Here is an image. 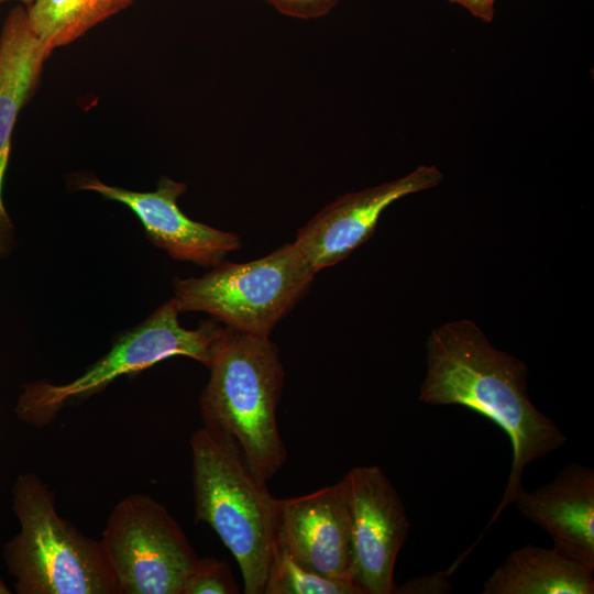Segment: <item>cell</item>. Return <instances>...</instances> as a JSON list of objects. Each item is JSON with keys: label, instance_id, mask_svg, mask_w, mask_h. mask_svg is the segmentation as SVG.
Instances as JSON below:
<instances>
[{"label": "cell", "instance_id": "obj_1", "mask_svg": "<svg viewBox=\"0 0 594 594\" xmlns=\"http://www.w3.org/2000/svg\"><path fill=\"white\" fill-rule=\"evenodd\" d=\"M427 372L419 399L432 406L458 405L495 422L512 442V468L504 495L486 532L524 488V470L561 449L568 437L532 404L527 366L496 349L471 320L433 329L427 340Z\"/></svg>", "mask_w": 594, "mask_h": 594}, {"label": "cell", "instance_id": "obj_2", "mask_svg": "<svg viewBox=\"0 0 594 594\" xmlns=\"http://www.w3.org/2000/svg\"><path fill=\"white\" fill-rule=\"evenodd\" d=\"M208 370L199 398L204 426L229 437L270 480L287 457L276 418L285 375L276 344L226 327Z\"/></svg>", "mask_w": 594, "mask_h": 594}, {"label": "cell", "instance_id": "obj_3", "mask_svg": "<svg viewBox=\"0 0 594 594\" xmlns=\"http://www.w3.org/2000/svg\"><path fill=\"white\" fill-rule=\"evenodd\" d=\"M196 521L207 522L235 558L244 593L264 594L279 499L227 436L202 426L190 438Z\"/></svg>", "mask_w": 594, "mask_h": 594}, {"label": "cell", "instance_id": "obj_4", "mask_svg": "<svg viewBox=\"0 0 594 594\" xmlns=\"http://www.w3.org/2000/svg\"><path fill=\"white\" fill-rule=\"evenodd\" d=\"M12 510L20 530L2 556L18 594H118L100 539L58 515L54 493L36 474L16 477Z\"/></svg>", "mask_w": 594, "mask_h": 594}, {"label": "cell", "instance_id": "obj_5", "mask_svg": "<svg viewBox=\"0 0 594 594\" xmlns=\"http://www.w3.org/2000/svg\"><path fill=\"white\" fill-rule=\"evenodd\" d=\"M179 312L174 298L169 299L139 326L121 333L107 354L68 383L26 384L18 399L16 416L30 425H47L67 405L102 392L119 377L135 375L175 355L188 356L208 367L226 327L202 321L196 329H186L179 324Z\"/></svg>", "mask_w": 594, "mask_h": 594}, {"label": "cell", "instance_id": "obj_6", "mask_svg": "<svg viewBox=\"0 0 594 594\" xmlns=\"http://www.w3.org/2000/svg\"><path fill=\"white\" fill-rule=\"evenodd\" d=\"M315 273L294 243L258 260L222 261L200 277L173 280L179 311H202L234 330L270 337L307 294Z\"/></svg>", "mask_w": 594, "mask_h": 594}, {"label": "cell", "instance_id": "obj_7", "mask_svg": "<svg viewBox=\"0 0 594 594\" xmlns=\"http://www.w3.org/2000/svg\"><path fill=\"white\" fill-rule=\"evenodd\" d=\"M100 541L118 594H183L199 558L166 507L140 493L117 503Z\"/></svg>", "mask_w": 594, "mask_h": 594}, {"label": "cell", "instance_id": "obj_8", "mask_svg": "<svg viewBox=\"0 0 594 594\" xmlns=\"http://www.w3.org/2000/svg\"><path fill=\"white\" fill-rule=\"evenodd\" d=\"M343 480L351 510V582L361 594L397 593L394 568L409 530L405 506L376 465L354 468Z\"/></svg>", "mask_w": 594, "mask_h": 594}, {"label": "cell", "instance_id": "obj_9", "mask_svg": "<svg viewBox=\"0 0 594 594\" xmlns=\"http://www.w3.org/2000/svg\"><path fill=\"white\" fill-rule=\"evenodd\" d=\"M442 177L436 166L420 165L398 179L348 193L300 228L293 243L316 274L344 260L371 239L381 215L393 202L436 187Z\"/></svg>", "mask_w": 594, "mask_h": 594}, {"label": "cell", "instance_id": "obj_10", "mask_svg": "<svg viewBox=\"0 0 594 594\" xmlns=\"http://www.w3.org/2000/svg\"><path fill=\"white\" fill-rule=\"evenodd\" d=\"M77 184L78 189L127 206L152 244L174 260L212 267L241 246L235 233L194 221L182 211L178 198L187 189L184 183L164 176L154 191L145 193L110 186L96 177L82 176Z\"/></svg>", "mask_w": 594, "mask_h": 594}, {"label": "cell", "instance_id": "obj_11", "mask_svg": "<svg viewBox=\"0 0 594 594\" xmlns=\"http://www.w3.org/2000/svg\"><path fill=\"white\" fill-rule=\"evenodd\" d=\"M276 539L302 566L351 582V510L344 480L279 499Z\"/></svg>", "mask_w": 594, "mask_h": 594}, {"label": "cell", "instance_id": "obj_12", "mask_svg": "<svg viewBox=\"0 0 594 594\" xmlns=\"http://www.w3.org/2000/svg\"><path fill=\"white\" fill-rule=\"evenodd\" d=\"M517 509L548 532L565 558L594 572V471L579 463L564 466L539 488H524Z\"/></svg>", "mask_w": 594, "mask_h": 594}, {"label": "cell", "instance_id": "obj_13", "mask_svg": "<svg viewBox=\"0 0 594 594\" xmlns=\"http://www.w3.org/2000/svg\"><path fill=\"white\" fill-rule=\"evenodd\" d=\"M52 52L32 31L24 6L13 7L0 31V256L14 243L2 187L15 122L31 100Z\"/></svg>", "mask_w": 594, "mask_h": 594}, {"label": "cell", "instance_id": "obj_14", "mask_svg": "<svg viewBox=\"0 0 594 594\" xmlns=\"http://www.w3.org/2000/svg\"><path fill=\"white\" fill-rule=\"evenodd\" d=\"M483 594H593V572L554 547L514 550L485 581Z\"/></svg>", "mask_w": 594, "mask_h": 594}, {"label": "cell", "instance_id": "obj_15", "mask_svg": "<svg viewBox=\"0 0 594 594\" xmlns=\"http://www.w3.org/2000/svg\"><path fill=\"white\" fill-rule=\"evenodd\" d=\"M135 0H34L26 8L30 26L51 51L68 45Z\"/></svg>", "mask_w": 594, "mask_h": 594}, {"label": "cell", "instance_id": "obj_16", "mask_svg": "<svg viewBox=\"0 0 594 594\" xmlns=\"http://www.w3.org/2000/svg\"><path fill=\"white\" fill-rule=\"evenodd\" d=\"M264 594H361L350 581L329 579L299 564L275 539Z\"/></svg>", "mask_w": 594, "mask_h": 594}, {"label": "cell", "instance_id": "obj_17", "mask_svg": "<svg viewBox=\"0 0 594 594\" xmlns=\"http://www.w3.org/2000/svg\"><path fill=\"white\" fill-rule=\"evenodd\" d=\"M240 592L229 564L212 557L198 558L183 594H237Z\"/></svg>", "mask_w": 594, "mask_h": 594}, {"label": "cell", "instance_id": "obj_18", "mask_svg": "<svg viewBox=\"0 0 594 594\" xmlns=\"http://www.w3.org/2000/svg\"><path fill=\"white\" fill-rule=\"evenodd\" d=\"M278 12L302 20L324 16L341 0H262Z\"/></svg>", "mask_w": 594, "mask_h": 594}, {"label": "cell", "instance_id": "obj_19", "mask_svg": "<svg viewBox=\"0 0 594 594\" xmlns=\"http://www.w3.org/2000/svg\"><path fill=\"white\" fill-rule=\"evenodd\" d=\"M446 575L437 573L409 581L397 593H448L451 590Z\"/></svg>", "mask_w": 594, "mask_h": 594}, {"label": "cell", "instance_id": "obj_20", "mask_svg": "<svg viewBox=\"0 0 594 594\" xmlns=\"http://www.w3.org/2000/svg\"><path fill=\"white\" fill-rule=\"evenodd\" d=\"M468 10L473 16L483 22H492L495 14L496 0H448Z\"/></svg>", "mask_w": 594, "mask_h": 594}, {"label": "cell", "instance_id": "obj_21", "mask_svg": "<svg viewBox=\"0 0 594 594\" xmlns=\"http://www.w3.org/2000/svg\"><path fill=\"white\" fill-rule=\"evenodd\" d=\"M4 2H15L16 4H21L28 8L34 2V0H0V4Z\"/></svg>", "mask_w": 594, "mask_h": 594}, {"label": "cell", "instance_id": "obj_22", "mask_svg": "<svg viewBox=\"0 0 594 594\" xmlns=\"http://www.w3.org/2000/svg\"><path fill=\"white\" fill-rule=\"evenodd\" d=\"M11 591L7 586V584L3 582V580L0 576V594H10Z\"/></svg>", "mask_w": 594, "mask_h": 594}]
</instances>
